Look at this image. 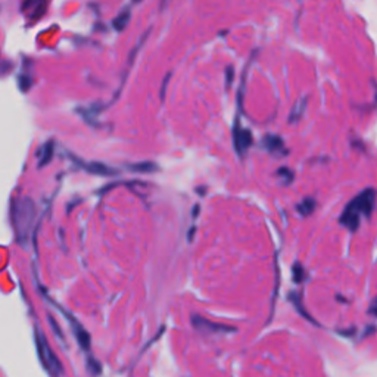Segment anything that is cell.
I'll use <instances>...</instances> for the list:
<instances>
[{
    "mask_svg": "<svg viewBox=\"0 0 377 377\" xmlns=\"http://www.w3.org/2000/svg\"><path fill=\"white\" fill-rule=\"evenodd\" d=\"M36 220V204L31 198L22 197L12 205V222L15 229L17 241L21 245H27Z\"/></svg>",
    "mask_w": 377,
    "mask_h": 377,
    "instance_id": "1",
    "label": "cell"
},
{
    "mask_svg": "<svg viewBox=\"0 0 377 377\" xmlns=\"http://www.w3.org/2000/svg\"><path fill=\"white\" fill-rule=\"evenodd\" d=\"M376 204V192L374 189L362 190L355 199L348 204L343 214L341 215V225L348 227L351 232H355L360 225L361 218H369L374 209Z\"/></svg>",
    "mask_w": 377,
    "mask_h": 377,
    "instance_id": "2",
    "label": "cell"
},
{
    "mask_svg": "<svg viewBox=\"0 0 377 377\" xmlns=\"http://www.w3.org/2000/svg\"><path fill=\"white\" fill-rule=\"evenodd\" d=\"M37 345H38V353H40V358L41 361H43L45 367L53 374V376H58L59 370H61V364L58 358L53 355V353L50 351L49 345L46 343L45 338L43 336H38L37 339Z\"/></svg>",
    "mask_w": 377,
    "mask_h": 377,
    "instance_id": "3",
    "label": "cell"
},
{
    "mask_svg": "<svg viewBox=\"0 0 377 377\" xmlns=\"http://www.w3.org/2000/svg\"><path fill=\"white\" fill-rule=\"evenodd\" d=\"M73 161L80 166V169H85L89 174H93V176H99V177H113V176H117L118 171L115 169H113V166H109L106 164H102V162H97V161H93V162H85V161H80L78 158L76 157H71Z\"/></svg>",
    "mask_w": 377,
    "mask_h": 377,
    "instance_id": "4",
    "label": "cell"
},
{
    "mask_svg": "<svg viewBox=\"0 0 377 377\" xmlns=\"http://www.w3.org/2000/svg\"><path fill=\"white\" fill-rule=\"evenodd\" d=\"M250 143H252V134L246 129H241L239 122H237L234 127V148L237 153L243 157V153L249 149Z\"/></svg>",
    "mask_w": 377,
    "mask_h": 377,
    "instance_id": "5",
    "label": "cell"
},
{
    "mask_svg": "<svg viewBox=\"0 0 377 377\" xmlns=\"http://www.w3.org/2000/svg\"><path fill=\"white\" fill-rule=\"evenodd\" d=\"M46 0H25L21 5V10L31 20H38L46 10Z\"/></svg>",
    "mask_w": 377,
    "mask_h": 377,
    "instance_id": "6",
    "label": "cell"
},
{
    "mask_svg": "<svg viewBox=\"0 0 377 377\" xmlns=\"http://www.w3.org/2000/svg\"><path fill=\"white\" fill-rule=\"evenodd\" d=\"M53 153H55V143L53 141H49L40 146V150L37 153V159H38V169H43V166L49 165L50 161L53 159Z\"/></svg>",
    "mask_w": 377,
    "mask_h": 377,
    "instance_id": "7",
    "label": "cell"
},
{
    "mask_svg": "<svg viewBox=\"0 0 377 377\" xmlns=\"http://www.w3.org/2000/svg\"><path fill=\"white\" fill-rule=\"evenodd\" d=\"M193 325L198 327H208V330L205 332H211V333H215V332H220V333H225V332H234L233 327H226V326H221V325H215V323H211V321H208L202 317H194L193 318Z\"/></svg>",
    "mask_w": 377,
    "mask_h": 377,
    "instance_id": "8",
    "label": "cell"
},
{
    "mask_svg": "<svg viewBox=\"0 0 377 377\" xmlns=\"http://www.w3.org/2000/svg\"><path fill=\"white\" fill-rule=\"evenodd\" d=\"M129 169L134 173H143V174H148V173H155L158 171V165L155 162H150V161H146V162H137V164H130Z\"/></svg>",
    "mask_w": 377,
    "mask_h": 377,
    "instance_id": "9",
    "label": "cell"
},
{
    "mask_svg": "<svg viewBox=\"0 0 377 377\" xmlns=\"http://www.w3.org/2000/svg\"><path fill=\"white\" fill-rule=\"evenodd\" d=\"M130 15H131L130 8H125L124 10H121L120 15L114 20V29L117 31H122L125 27H127L129 21H130Z\"/></svg>",
    "mask_w": 377,
    "mask_h": 377,
    "instance_id": "10",
    "label": "cell"
},
{
    "mask_svg": "<svg viewBox=\"0 0 377 377\" xmlns=\"http://www.w3.org/2000/svg\"><path fill=\"white\" fill-rule=\"evenodd\" d=\"M265 148H267L269 150L274 152V150H282L283 149V141L280 137H277V136H267L265 137Z\"/></svg>",
    "mask_w": 377,
    "mask_h": 377,
    "instance_id": "11",
    "label": "cell"
},
{
    "mask_svg": "<svg viewBox=\"0 0 377 377\" xmlns=\"http://www.w3.org/2000/svg\"><path fill=\"white\" fill-rule=\"evenodd\" d=\"M314 208H315V201L313 198H306L298 205V211L302 215H310L314 211Z\"/></svg>",
    "mask_w": 377,
    "mask_h": 377,
    "instance_id": "12",
    "label": "cell"
},
{
    "mask_svg": "<svg viewBox=\"0 0 377 377\" xmlns=\"http://www.w3.org/2000/svg\"><path fill=\"white\" fill-rule=\"evenodd\" d=\"M305 109H306V99H301V101L298 102V105H297L295 108H293L292 115H290V120H289V121L292 122L293 118H295V121L299 120V118L302 117V114L305 113Z\"/></svg>",
    "mask_w": 377,
    "mask_h": 377,
    "instance_id": "13",
    "label": "cell"
},
{
    "mask_svg": "<svg viewBox=\"0 0 377 377\" xmlns=\"http://www.w3.org/2000/svg\"><path fill=\"white\" fill-rule=\"evenodd\" d=\"M18 86L22 92H29L30 87H31V78L30 76H25V74H21L18 77Z\"/></svg>",
    "mask_w": 377,
    "mask_h": 377,
    "instance_id": "14",
    "label": "cell"
},
{
    "mask_svg": "<svg viewBox=\"0 0 377 377\" xmlns=\"http://www.w3.org/2000/svg\"><path fill=\"white\" fill-rule=\"evenodd\" d=\"M12 71V62H0V77H5L6 74H9Z\"/></svg>",
    "mask_w": 377,
    "mask_h": 377,
    "instance_id": "15",
    "label": "cell"
}]
</instances>
